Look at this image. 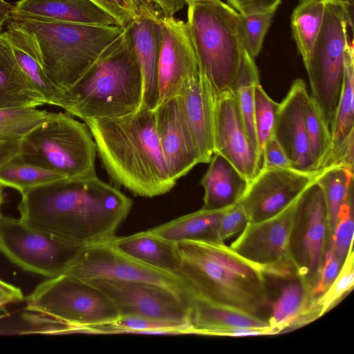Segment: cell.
<instances>
[{"mask_svg":"<svg viewBox=\"0 0 354 354\" xmlns=\"http://www.w3.org/2000/svg\"><path fill=\"white\" fill-rule=\"evenodd\" d=\"M133 202L97 176L64 178L21 195L19 219L66 241L85 245L109 242Z\"/></svg>","mask_w":354,"mask_h":354,"instance_id":"obj_1","label":"cell"},{"mask_svg":"<svg viewBox=\"0 0 354 354\" xmlns=\"http://www.w3.org/2000/svg\"><path fill=\"white\" fill-rule=\"evenodd\" d=\"M84 122L115 184L145 198L165 194L175 186L161 150L153 110L140 106L127 115Z\"/></svg>","mask_w":354,"mask_h":354,"instance_id":"obj_2","label":"cell"},{"mask_svg":"<svg viewBox=\"0 0 354 354\" xmlns=\"http://www.w3.org/2000/svg\"><path fill=\"white\" fill-rule=\"evenodd\" d=\"M178 275L194 297L260 316L268 306L265 274L224 242L184 240L176 243Z\"/></svg>","mask_w":354,"mask_h":354,"instance_id":"obj_3","label":"cell"},{"mask_svg":"<svg viewBox=\"0 0 354 354\" xmlns=\"http://www.w3.org/2000/svg\"><path fill=\"white\" fill-rule=\"evenodd\" d=\"M142 77L127 28L63 95L60 108L82 120L115 118L137 111Z\"/></svg>","mask_w":354,"mask_h":354,"instance_id":"obj_4","label":"cell"},{"mask_svg":"<svg viewBox=\"0 0 354 354\" xmlns=\"http://www.w3.org/2000/svg\"><path fill=\"white\" fill-rule=\"evenodd\" d=\"M187 28L199 70L216 97L233 91L241 71L255 63L241 15L224 2L188 5Z\"/></svg>","mask_w":354,"mask_h":354,"instance_id":"obj_5","label":"cell"},{"mask_svg":"<svg viewBox=\"0 0 354 354\" xmlns=\"http://www.w3.org/2000/svg\"><path fill=\"white\" fill-rule=\"evenodd\" d=\"M35 37L48 77L65 92L123 36L126 27L10 19Z\"/></svg>","mask_w":354,"mask_h":354,"instance_id":"obj_6","label":"cell"},{"mask_svg":"<svg viewBox=\"0 0 354 354\" xmlns=\"http://www.w3.org/2000/svg\"><path fill=\"white\" fill-rule=\"evenodd\" d=\"M96 145L86 124L68 113H51L21 140L19 156L65 178L95 176Z\"/></svg>","mask_w":354,"mask_h":354,"instance_id":"obj_7","label":"cell"},{"mask_svg":"<svg viewBox=\"0 0 354 354\" xmlns=\"http://www.w3.org/2000/svg\"><path fill=\"white\" fill-rule=\"evenodd\" d=\"M26 310L66 324L67 334L82 327L111 323L120 316L100 290L64 273L37 285L26 299Z\"/></svg>","mask_w":354,"mask_h":354,"instance_id":"obj_8","label":"cell"},{"mask_svg":"<svg viewBox=\"0 0 354 354\" xmlns=\"http://www.w3.org/2000/svg\"><path fill=\"white\" fill-rule=\"evenodd\" d=\"M353 27L344 10L326 3L323 23L312 51L304 62L311 89L330 128L341 93L344 69V52L348 43L347 26Z\"/></svg>","mask_w":354,"mask_h":354,"instance_id":"obj_9","label":"cell"},{"mask_svg":"<svg viewBox=\"0 0 354 354\" xmlns=\"http://www.w3.org/2000/svg\"><path fill=\"white\" fill-rule=\"evenodd\" d=\"M299 198L271 218L248 223L230 248L264 274L297 278L290 241Z\"/></svg>","mask_w":354,"mask_h":354,"instance_id":"obj_10","label":"cell"},{"mask_svg":"<svg viewBox=\"0 0 354 354\" xmlns=\"http://www.w3.org/2000/svg\"><path fill=\"white\" fill-rule=\"evenodd\" d=\"M83 245L0 216V252L21 269L48 278L64 274Z\"/></svg>","mask_w":354,"mask_h":354,"instance_id":"obj_11","label":"cell"},{"mask_svg":"<svg viewBox=\"0 0 354 354\" xmlns=\"http://www.w3.org/2000/svg\"><path fill=\"white\" fill-rule=\"evenodd\" d=\"M64 274L81 279H112L150 283L171 292L189 305L194 297L180 276L138 261L109 242L83 245Z\"/></svg>","mask_w":354,"mask_h":354,"instance_id":"obj_12","label":"cell"},{"mask_svg":"<svg viewBox=\"0 0 354 354\" xmlns=\"http://www.w3.org/2000/svg\"><path fill=\"white\" fill-rule=\"evenodd\" d=\"M328 217L323 193L316 181L298 200L290 247L297 278L313 286L316 282L328 248Z\"/></svg>","mask_w":354,"mask_h":354,"instance_id":"obj_13","label":"cell"},{"mask_svg":"<svg viewBox=\"0 0 354 354\" xmlns=\"http://www.w3.org/2000/svg\"><path fill=\"white\" fill-rule=\"evenodd\" d=\"M83 280L104 294L120 315L190 324L189 305L162 288L143 282L112 279Z\"/></svg>","mask_w":354,"mask_h":354,"instance_id":"obj_14","label":"cell"},{"mask_svg":"<svg viewBox=\"0 0 354 354\" xmlns=\"http://www.w3.org/2000/svg\"><path fill=\"white\" fill-rule=\"evenodd\" d=\"M160 23L162 39L157 71V105L179 96L200 74L186 22L174 17L162 16Z\"/></svg>","mask_w":354,"mask_h":354,"instance_id":"obj_15","label":"cell"},{"mask_svg":"<svg viewBox=\"0 0 354 354\" xmlns=\"http://www.w3.org/2000/svg\"><path fill=\"white\" fill-rule=\"evenodd\" d=\"M319 172L306 173L294 169L261 170L237 203L245 210L248 223L268 219L297 201Z\"/></svg>","mask_w":354,"mask_h":354,"instance_id":"obj_16","label":"cell"},{"mask_svg":"<svg viewBox=\"0 0 354 354\" xmlns=\"http://www.w3.org/2000/svg\"><path fill=\"white\" fill-rule=\"evenodd\" d=\"M214 151L249 183L260 171L257 149L248 136L233 91L215 98Z\"/></svg>","mask_w":354,"mask_h":354,"instance_id":"obj_17","label":"cell"},{"mask_svg":"<svg viewBox=\"0 0 354 354\" xmlns=\"http://www.w3.org/2000/svg\"><path fill=\"white\" fill-rule=\"evenodd\" d=\"M309 95L305 82L295 80L279 103L273 137L284 150L295 170L313 173L316 170L305 124V106Z\"/></svg>","mask_w":354,"mask_h":354,"instance_id":"obj_18","label":"cell"},{"mask_svg":"<svg viewBox=\"0 0 354 354\" xmlns=\"http://www.w3.org/2000/svg\"><path fill=\"white\" fill-rule=\"evenodd\" d=\"M153 112L167 167L171 177L177 181L199 164L196 150L177 97L158 104Z\"/></svg>","mask_w":354,"mask_h":354,"instance_id":"obj_19","label":"cell"},{"mask_svg":"<svg viewBox=\"0 0 354 354\" xmlns=\"http://www.w3.org/2000/svg\"><path fill=\"white\" fill-rule=\"evenodd\" d=\"M189 322L194 335L245 337L274 335L268 320L194 297L189 304Z\"/></svg>","mask_w":354,"mask_h":354,"instance_id":"obj_20","label":"cell"},{"mask_svg":"<svg viewBox=\"0 0 354 354\" xmlns=\"http://www.w3.org/2000/svg\"><path fill=\"white\" fill-rule=\"evenodd\" d=\"M198 162L209 163L214 151L215 97L201 73L177 97Z\"/></svg>","mask_w":354,"mask_h":354,"instance_id":"obj_21","label":"cell"},{"mask_svg":"<svg viewBox=\"0 0 354 354\" xmlns=\"http://www.w3.org/2000/svg\"><path fill=\"white\" fill-rule=\"evenodd\" d=\"M354 49L349 41L344 52L342 87L335 115L330 126V153L324 169L341 166L353 169L354 149Z\"/></svg>","mask_w":354,"mask_h":354,"instance_id":"obj_22","label":"cell"},{"mask_svg":"<svg viewBox=\"0 0 354 354\" xmlns=\"http://www.w3.org/2000/svg\"><path fill=\"white\" fill-rule=\"evenodd\" d=\"M15 18L91 26H119L115 19L88 0H19L12 6L9 19Z\"/></svg>","mask_w":354,"mask_h":354,"instance_id":"obj_23","label":"cell"},{"mask_svg":"<svg viewBox=\"0 0 354 354\" xmlns=\"http://www.w3.org/2000/svg\"><path fill=\"white\" fill-rule=\"evenodd\" d=\"M162 15L142 17L127 26L142 77L140 106L151 110L156 108L158 102L157 71L162 39Z\"/></svg>","mask_w":354,"mask_h":354,"instance_id":"obj_24","label":"cell"},{"mask_svg":"<svg viewBox=\"0 0 354 354\" xmlns=\"http://www.w3.org/2000/svg\"><path fill=\"white\" fill-rule=\"evenodd\" d=\"M297 279L281 288L275 301L269 302L271 315L267 320L274 335L301 327L322 317L313 286Z\"/></svg>","mask_w":354,"mask_h":354,"instance_id":"obj_25","label":"cell"},{"mask_svg":"<svg viewBox=\"0 0 354 354\" xmlns=\"http://www.w3.org/2000/svg\"><path fill=\"white\" fill-rule=\"evenodd\" d=\"M10 43L14 55L35 90L45 104L60 107L64 92L48 77L37 39L33 34L9 22L3 32Z\"/></svg>","mask_w":354,"mask_h":354,"instance_id":"obj_26","label":"cell"},{"mask_svg":"<svg viewBox=\"0 0 354 354\" xmlns=\"http://www.w3.org/2000/svg\"><path fill=\"white\" fill-rule=\"evenodd\" d=\"M201 179L204 189L202 209L221 210L236 204L249 182L223 156L214 153Z\"/></svg>","mask_w":354,"mask_h":354,"instance_id":"obj_27","label":"cell"},{"mask_svg":"<svg viewBox=\"0 0 354 354\" xmlns=\"http://www.w3.org/2000/svg\"><path fill=\"white\" fill-rule=\"evenodd\" d=\"M109 242L138 261L178 275L180 259L176 243L164 239L149 230L125 236H115Z\"/></svg>","mask_w":354,"mask_h":354,"instance_id":"obj_28","label":"cell"},{"mask_svg":"<svg viewBox=\"0 0 354 354\" xmlns=\"http://www.w3.org/2000/svg\"><path fill=\"white\" fill-rule=\"evenodd\" d=\"M19 66L3 32L0 33V109L44 105Z\"/></svg>","mask_w":354,"mask_h":354,"instance_id":"obj_29","label":"cell"},{"mask_svg":"<svg viewBox=\"0 0 354 354\" xmlns=\"http://www.w3.org/2000/svg\"><path fill=\"white\" fill-rule=\"evenodd\" d=\"M223 212V209L207 210L201 208L149 230L174 243L190 239L218 241L217 231Z\"/></svg>","mask_w":354,"mask_h":354,"instance_id":"obj_30","label":"cell"},{"mask_svg":"<svg viewBox=\"0 0 354 354\" xmlns=\"http://www.w3.org/2000/svg\"><path fill=\"white\" fill-rule=\"evenodd\" d=\"M77 333L194 335L189 323L137 315H120L111 323L80 328Z\"/></svg>","mask_w":354,"mask_h":354,"instance_id":"obj_31","label":"cell"},{"mask_svg":"<svg viewBox=\"0 0 354 354\" xmlns=\"http://www.w3.org/2000/svg\"><path fill=\"white\" fill-rule=\"evenodd\" d=\"M315 181L320 186L324 198L329 243L340 210L353 189V169L341 166L329 167L319 172Z\"/></svg>","mask_w":354,"mask_h":354,"instance_id":"obj_32","label":"cell"},{"mask_svg":"<svg viewBox=\"0 0 354 354\" xmlns=\"http://www.w3.org/2000/svg\"><path fill=\"white\" fill-rule=\"evenodd\" d=\"M326 3L322 0H299L290 17L292 37L303 62L309 57L320 31Z\"/></svg>","mask_w":354,"mask_h":354,"instance_id":"obj_33","label":"cell"},{"mask_svg":"<svg viewBox=\"0 0 354 354\" xmlns=\"http://www.w3.org/2000/svg\"><path fill=\"white\" fill-rule=\"evenodd\" d=\"M64 178L58 173L25 162L19 155L0 167V183L17 190L21 195Z\"/></svg>","mask_w":354,"mask_h":354,"instance_id":"obj_34","label":"cell"},{"mask_svg":"<svg viewBox=\"0 0 354 354\" xmlns=\"http://www.w3.org/2000/svg\"><path fill=\"white\" fill-rule=\"evenodd\" d=\"M305 124L316 170L321 171L330 153L332 139L330 128L310 96L305 106Z\"/></svg>","mask_w":354,"mask_h":354,"instance_id":"obj_35","label":"cell"},{"mask_svg":"<svg viewBox=\"0 0 354 354\" xmlns=\"http://www.w3.org/2000/svg\"><path fill=\"white\" fill-rule=\"evenodd\" d=\"M259 84V72L255 62L241 71L233 90L247 133L252 142L257 148V151L258 147L254 129V111L255 88Z\"/></svg>","mask_w":354,"mask_h":354,"instance_id":"obj_36","label":"cell"},{"mask_svg":"<svg viewBox=\"0 0 354 354\" xmlns=\"http://www.w3.org/2000/svg\"><path fill=\"white\" fill-rule=\"evenodd\" d=\"M51 112L37 107L0 109V137L22 139L37 126L46 120Z\"/></svg>","mask_w":354,"mask_h":354,"instance_id":"obj_37","label":"cell"},{"mask_svg":"<svg viewBox=\"0 0 354 354\" xmlns=\"http://www.w3.org/2000/svg\"><path fill=\"white\" fill-rule=\"evenodd\" d=\"M279 106V103L272 100L260 84L256 86L254 122L260 167L264 147L273 136Z\"/></svg>","mask_w":354,"mask_h":354,"instance_id":"obj_38","label":"cell"},{"mask_svg":"<svg viewBox=\"0 0 354 354\" xmlns=\"http://www.w3.org/2000/svg\"><path fill=\"white\" fill-rule=\"evenodd\" d=\"M127 27L145 16L162 15L150 0H88Z\"/></svg>","mask_w":354,"mask_h":354,"instance_id":"obj_39","label":"cell"},{"mask_svg":"<svg viewBox=\"0 0 354 354\" xmlns=\"http://www.w3.org/2000/svg\"><path fill=\"white\" fill-rule=\"evenodd\" d=\"M354 285V252L351 250L345 258L341 270L330 285L316 300L321 315L323 316L348 294Z\"/></svg>","mask_w":354,"mask_h":354,"instance_id":"obj_40","label":"cell"},{"mask_svg":"<svg viewBox=\"0 0 354 354\" xmlns=\"http://www.w3.org/2000/svg\"><path fill=\"white\" fill-rule=\"evenodd\" d=\"M353 189L340 210L338 221L328 245V248H330L343 261H344L349 252L353 250Z\"/></svg>","mask_w":354,"mask_h":354,"instance_id":"obj_41","label":"cell"},{"mask_svg":"<svg viewBox=\"0 0 354 354\" xmlns=\"http://www.w3.org/2000/svg\"><path fill=\"white\" fill-rule=\"evenodd\" d=\"M274 13L243 16L241 15L243 29L250 54L257 57L261 51L263 41L270 28Z\"/></svg>","mask_w":354,"mask_h":354,"instance_id":"obj_42","label":"cell"},{"mask_svg":"<svg viewBox=\"0 0 354 354\" xmlns=\"http://www.w3.org/2000/svg\"><path fill=\"white\" fill-rule=\"evenodd\" d=\"M248 223L247 214L239 203L224 209L218 227V241L224 242L241 232Z\"/></svg>","mask_w":354,"mask_h":354,"instance_id":"obj_43","label":"cell"},{"mask_svg":"<svg viewBox=\"0 0 354 354\" xmlns=\"http://www.w3.org/2000/svg\"><path fill=\"white\" fill-rule=\"evenodd\" d=\"M344 261L338 257L330 248H327L318 278L313 286V294L319 296L323 294L337 277Z\"/></svg>","mask_w":354,"mask_h":354,"instance_id":"obj_44","label":"cell"},{"mask_svg":"<svg viewBox=\"0 0 354 354\" xmlns=\"http://www.w3.org/2000/svg\"><path fill=\"white\" fill-rule=\"evenodd\" d=\"M288 169H293L292 165L284 150L272 136L266 142L263 150L261 170Z\"/></svg>","mask_w":354,"mask_h":354,"instance_id":"obj_45","label":"cell"},{"mask_svg":"<svg viewBox=\"0 0 354 354\" xmlns=\"http://www.w3.org/2000/svg\"><path fill=\"white\" fill-rule=\"evenodd\" d=\"M228 5L243 16L274 13L282 0H226Z\"/></svg>","mask_w":354,"mask_h":354,"instance_id":"obj_46","label":"cell"},{"mask_svg":"<svg viewBox=\"0 0 354 354\" xmlns=\"http://www.w3.org/2000/svg\"><path fill=\"white\" fill-rule=\"evenodd\" d=\"M21 140L0 137V167L19 154Z\"/></svg>","mask_w":354,"mask_h":354,"instance_id":"obj_47","label":"cell"},{"mask_svg":"<svg viewBox=\"0 0 354 354\" xmlns=\"http://www.w3.org/2000/svg\"><path fill=\"white\" fill-rule=\"evenodd\" d=\"M163 17H174L185 4L183 0H150Z\"/></svg>","mask_w":354,"mask_h":354,"instance_id":"obj_48","label":"cell"},{"mask_svg":"<svg viewBox=\"0 0 354 354\" xmlns=\"http://www.w3.org/2000/svg\"><path fill=\"white\" fill-rule=\"evenodd\" d=\"M0 299L10 304L22 301L24 297L20 288L0 279Z\"/></svg>","mask_w":354,"mask_h":354,"instance_id":"obj_49","label":"cell"},{"mask_svg":"<svg viewBox=\"0 0 354 354\" xmlns=\"http://www.w3.org/2000/svg\"><path fill=\"white\" fill-rule=\"evenodd\" d=\"M326 3L339 6L342 8L347 14L350 21L353 22V6L354 0H322Z\"/></svg>","mask_w":354,"mask_h":354,"instance_id":"obj_50","label":"cell"},{"mask_svg":"<svg viewBox=\"0 0 354 354\" xmlns=\"http://www.w3.org/2000/svg\"><path fill=\"white\" fill-rule=\"evenodd\" d=\"M12 6L4 0H0V33L5 22L8 21Z\"/></svg>","mask_w":354,"mask_h":354,"instance_id":"obj_51","label":"cell"},{"mask_svg":"<svg viewBox=\"0 0 354 354\" xmlns=\"http://www.w3.org/2000/svg\"><path fill=\"white\" fill-rule=\"evenodd\" d=\"M4 187H5L2 184L0 183V216L2 215L1 209L2 205L4 202V193H3Z\"/></svg>","mask_w":354,"mask_h":354,"instance_id":"obj_52","label":"cell"},{"mask_svg":"<svg viewBox=\"0 0 354 354\" xmlns=\"http://www.w3.org/2000/svg\"><path fill=\"white\" fill-rule=\"evenodd\" d=\"M185 3L189 5L192 3L195 2H201V1H211V2H215V3H220L222 2L221 0H183Z\"/></svg>","mask_w":354,"mask_h":354,"instance_id":"obj_53","label":"cell"},{"mask_svg":"<svg viewBox=\"0 0 354 354\" xmlns=\"http://www.w3.org/2000/svg\"><path fill=\"white\" fill-rule=\"evenodd\" d=\"M8 304V303L5 301V300H3L1 299H0V311L4 308V306Z\"/></svg>","mask_w":354,"mask_h":354,"instance_id":"obj_54","label":"cell"}]
</instances>
